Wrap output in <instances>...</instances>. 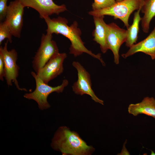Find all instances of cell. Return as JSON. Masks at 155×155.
Masks as SVG:
<instances>
[{
	"label": "cell",
	"mask_w": 155,
	"mask_h": 155,
	"mask_svg": "<svg viewBox=\"0 0 155 155\" xmlns=\"http://www.w3.org/2000/svg\"><path fill=\"white\" fill-rule=\"evenodd\" d=\"M141 11L144 14L141 20L142 30L148 33L151 21L155 16V0H144Z\"/></svg>",
	"instance_id": "cell-15"
},
{
	"label": "cell",
	"mask_w": 155,
	"mask_h": 155,
	"mask_svg": "<svg viewBox=\"0 0 155 155\" xmlns=\"http://www.w3.org/2000/svg\"><path fill=\"white\" fill-rule=\"evenodd\" d=\"M7 0H0V20L2 21L5 18L8 6Z\"/></svg>",
	"instance_id": "cell-19"
},
{
	"label": "cell",
	"mask_w": 155,
	"mask_h": 155,
	"mask_svg": "<svg viewBox=\"0 0 155 155\" xmlns=\"http://www.w3.org/2000/svg\"><path fill=\"white\" fill-rule=\"evenodd\" d=\"M12 35L9 26L5 20L0 24V44L5 38H7L8 42H12Z\"/></svg>",
	"instance_id": "cell-17"
},
{
	"label": "cell",
	"mask_w": 155,
	"mask_h": 155,
	"mask_svg": "<svg viewBox=\"0 0 155 155\" xmlns=\"http://www.w3.org/2000/svg\"><path fill=\"white\" fill-rule=\"evenodd\" d=\"M144 0H124L116 1L113 5L102 9L93 10L89 14L94 16L108 15L115 19H119L128 29L129 25V16L135 10H138L142 6Z\"/></svg>",
	"instance_id": "cell-3"
},
{
	"label": "cell",
	"mask_w": 155,
	"mask_h": 155,
	"mask_svg": "<svg viewBox=\"0 0 155 155\" xmlns=\"http://www.w3.org/2000/svg\"><path fill=\"white\" fill-rule=\"evenodd\" d=\"M51 146L63 155H89L95 150L92 146L88 145L77 132L66 126L59 127L52 140Z\"/></svg>",
	"instance_id": "cell-2"
},
{
	"label": "cell",
	"mask_w": 155,
	"mask_h": 155,
	"mask_svg": "<svg viewBox=\"0 0 155 155\" xmlns=\"http://www.w3.org/2000/svg\"><path fill=\"white\" fill-rule=\"evenodd\" d=\"M8 42L7 40L4 46L0 47V54L2 56L4 63V78L8 86H12L13 82L18 90L27 91L26 89L21 88L19 86L17 80L20 69L19 67L16 63L18 53L14 49L8 51L7 49Z\"/></svg>",
	"instance_id": "cell-5"
},
{
	"label": "cell",
	"mask_w": 155,
	"mask_h": 155,
	"mask_svg": "<svg viewBox=\"0 0 155 155\" xmlns=\"http://www.w3.org/2000/svg\"><path fill=\"white\" fill-rule=\"evenodd\" d=\"M127 30L119 27L114 23L107 24L106 40L108 49L112 52L114 62L116 64L119 63V51L121 46L125 42Z\"/></svg>",
	"instance_id": "cell-10"
},
{
	"label": "cell",
	"mask_w": 155,
	"mask_h": 155,
	"mask_svg": "<svg viewBox=\"0 0 155 155\" xmlns=\"http://www.w3.org/2000/svg\"><path fill=\"white\" fill-rule=\"evenodd\" d=\"M73 66L78 72V80L72 86L73 91L78 95L86 94L89 95L95 102L103 105L104 101L99 99L95 94L92 88V83L89 73L78 61H74Z\"/></svg>",
	"instance_id": "cell-7"
},
{
	"label": "cell",
	"mask_w": 155,
	"mask_h": 155,
	"mask_svg": "<svg viewBox=\"0 0 155 155\" xmlns=\"http://www.w3.org/2000/svg\"><path fill=\"white\" fill-rule=\"evenodd\" d=\"M67 57L65 53H59L53 56L36 73L44 83L48 84L51 80L61 74L63 72V63Z\"/></svg>",
	"instance_id": "cell-8"
},
{
	"label": "cell",
	"mask_w": 155,
	"mask_h": 155,
	"mask_svg": "<svg viewBox=\"0 0 155 155\" xmlns=\"http://www.w3.org/2000/svg\"><path fill=\"white\" fill-rule=\"evenodd\" d=\"M52 34H42L40 46L32 61V67L36 73L54 55L59 53L56 42L53 40Z\"/></svg>",
	"instance_id": "cell-6"
},
{
	"label": "cell",
	"mask_w": 155,
	"mask_h": 155,
	"mask_svg": "<svg viewBox=\"0 0 155 155\" xmlns=\"http://www.w3.org/2000/svg\"><path fill=\"white\" fill-rule=\"evenodd\" d=\"M5 76V66L4 62L2 55L0 54V80H4Z\"/></svg>",
	"instance_id": "cell-20"
},
{
	"label": "cell",
	"mask_w": 155,
	"mask_h": 155,
	"mask_svg": "<svg viewBox=\"0 0 155 155\" xmlns=\"http://www.w3.org/2000/svg\"><path fill=\"white\" fill-rule=\"evenodd\" d=\"M93 17L95 27L93 33L94 40L100 45L102 52L104 53L108 49L106 40L107 24L104 21V16Z\"/></svg>",
	"instance_id": "cell-14"
},
{
	"label": "cell",
	"mask_w": 155,
	"mask_h": 155,
	"mask_svg": "<svg viewBox=\"0 0 155 155\" xmlns=\"http://www.w3.org/2000/svg\"><path fill=\"white\" fill-rule=\"evenodd\" d=\"M139 52L150 55L152 60L155 59V27L144 39L133 44L125 53L122 55L124 58Z\"/></svg>",
	"instance_id": "cell-12"
},
{
	"label": "cell",
	"mask_w": 155,
	"mask_h": 155,
	"mask_svg": "<svg viewBox=\"0 0 155 155\" xmlns=\"http://www.w3.org/2000/svg\"><path fill=\"white\" fill-rule=\"evenodd\" d=\"M25 7L20 0L10 2L8 6L5 21L12 36L20 38L23 26V15Z\"/></svg>",
	"instance_id": "cell-9"
},
{
	"label": "cell",
	"mask_w": 155,
	"mask_h": 155,
	"mask_svg": "<svg viewBox=\"0 0 155 155\" xmlns=\"http://www.w3.org/2000/svg\"><path fill=\"white\" fill-rule=\"evenodd\" d=\"M129 113L135 116L144 114L155 119V99L152 97H145L140 102L131 104L128 107Z\"/></svg>",
	"instance_id": "cell-13"
},
{
	"label": "cell",
	"mask_w": 155,
	"mask_h": 155,
	"mask_svg": "<svg viewBox=\"0 0 155 155\" xmlns=\"http://www.w3.org/2000/svg\"><path fill=\"white\" fill-rule=\"evenodd\" d=\"M123 0H115L116 1H121Z\"/></svg>",
	"instance_id": "cell-21"
},
{
	"label": "cell",
	"mask_w": 155,
	"mask_h": 155,
	"mask_svg": "<svg viewBox=\"0 0 155 155\" xmlns=\"http://www.w3.org/2000/svg\"><path fill=\"white\" fill-rule=\"evenodd\" d=\"M31 74L35 80L36 88L33 92L25 94L24 97L26 99L36 101L41 110L46 109L50 107L47 101L48 97L50 94L55 92H62L69 84L68 81L64 79L60 85L55 87L51 86L43 82L35 72L32 71Z\"/></svg>",
	"instance_id": "cell-4"
},
{
	"label": "cell",
	"mask_w": 155,
	"mask_h": 155,
	"mask_svg": "<svg viewBox=\"0 0 155 155\" xmlns=\"http://www.w3.org/2000/svg\"><path fill=\"white\" fill-rule=\"evenodd\" d=\"M142 7L135 13L133 23L127 29V39L125 41L126 46L129 48L136 43L138 39L139 24L142 19L140 14Z\"/></svg>",
	"instance_id": "cell-16"
},
{
	"label": "cell",
	"mask_w": 155,
	"mask_h": 155,
	"mask_svg": "<svg viewBox=\"0 0 155 155\" xmlns=\"http://www.w3.org/2000/svg\"><path fill=\"white\" fill-rule=\"evenodd\" d=\"M115 0H94L92 6L93 10H96L110 6L116 2Z\"/></svg>",
	"instance_id": "cell-18"
},
{
	"label": "cell",
	"mask_w": 155,
	"mask_h": 155,
	"mask_svg": "<svg viewBox=\"0 0 155 155\" xmlns=\"http://www.w3.org/2000/svg\"><path fill=\"white\" fill-rule=\"evenodd\" d=\"M44 19L47 25V33L52 34H61L70 40L71 43L69 48L70 54L76 57L85 53L99 60L103 65H105L100 54H95L84 46V43L80 37L81 31L78 28L77 22H74L71 26H69L67 25V19L62 17L51 19L48 16L45 17Z\"/></svg>",
	"instance_id": "cell-1"
},
{
	"label": "cell",
	"mask_w": 155,
	"mask_h": 155,
	"mask_svg": "<svg viewBox=\"0 0 155 155\" xmlns=\"http://www.w3.org/2000/svg\"><path fill=\"white\" fill-rule=\"evenodd\" d=\"M24 6L32 8L39 13L40 18L49 16L53 14L57 15L67 10L64 4L58 5L53 0H20Z\"/></svg>",
	"instance_id": "cell-11"
}]
</instances>
